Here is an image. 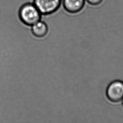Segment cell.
I'll list each match as a JSON object with an SVG mask.
<instances>
[{
    "instance_id": "cell-5",
    "label": "cell",
    "mask_w": 123,
    "mask_h": 123,
    "mask_svg": "<svg viewBox=\"0 0 123 123\" xmlns=\"http://www.w3.org/2000/svg\"><path fill=\"white\" fill-rule=\"evenodd\" d=\"M33 34L37 37H42L48 32V27L46 23L41 20L31 26Z\"/></svg>"
},
{
    "instance_id": "cell-2",
    "label": "cell",
    "mask_w": 123,
    "mask_h": 123,
    "mask_svg": "<svg viewBox=\"0 0 123 123\" xmlns=\"http://www.w3.org/2000/svg\"><path fill=\"white\" fill-rule=\"evenodd\" d=\"M33 3L42 15H46L56 12L62 6V0H33Z\"/></svg>"
},
{
    "instance_id": "cell-1",
    "label": "cell",
    "mask_w": 123,
    "mask_h": 123,
    "mask_svg": "<svg viewBox=\"0 0 123 123\" xmlns=\"http://www.w3.org/2000/svg\"><path fill=\"white\" fill-rule=\"evenodd\" d=\"M18 13L21 21L29 26H32L40 20L42 16V14L33 2L30 1L21 5Z\"/></svg>"
},
{
    "instance_id": "cell-6",
    "label": "cell",
    "mask_w": 123,
    "mask_h": 123,
    "mask_svg": "<svg viewBox=\"0 0 123 123\" xmlns=\"http://www.w3.org/2000/svg\"><path fill=\"white\" fill-rule=\"evenodd\" d=\"M103 0H86V1L89 4L93 6H96L102 3Z\"/></svg>"
},
{
    "instance_id": "cell-7",
    "label": "cell",
    "mask_w": 123,
    "mask_h": 123,
    "mask_svg": "<svg viewBox=\"0 0 123 123\" xmlns=\"http://www.w3.org/2000/svg\"><path fill=\"white\" fill-rule=\"evenodd\" d=\"M122 100V105H123V98Z\"/></svg>"
},
{
    "instance_id": "cell-3",
    "label": "cell",
    "mask_w": 123,
    "mask_h": 123,
    "mask_svg": "<svg viewBox=\"0 0 123 123\" xmlns=\"http://www.w3.org/2000/svg\"><path fill=\"white\" fill-rule=\"evenodd\" d=\"M106 97L111 102L117 103L123 98V82L115 80L111 82L107 87Z\"/></svg>"
},
{
    "instance_id": "cell-4",
    "label": "cell",
    "mask_w": 123,
    "mask_h": 123,
    "mask_svg": "<svg viewBox=\"0 0 123 123\" xmlns=\"http://www.w3.org/2000/svg\"><path fill=\"white\" fill-rule=\"evenodd\" d=\"M86 0H62L63 9L70 14H75L84 8Z\"/></svg>"
}]
</instances>
